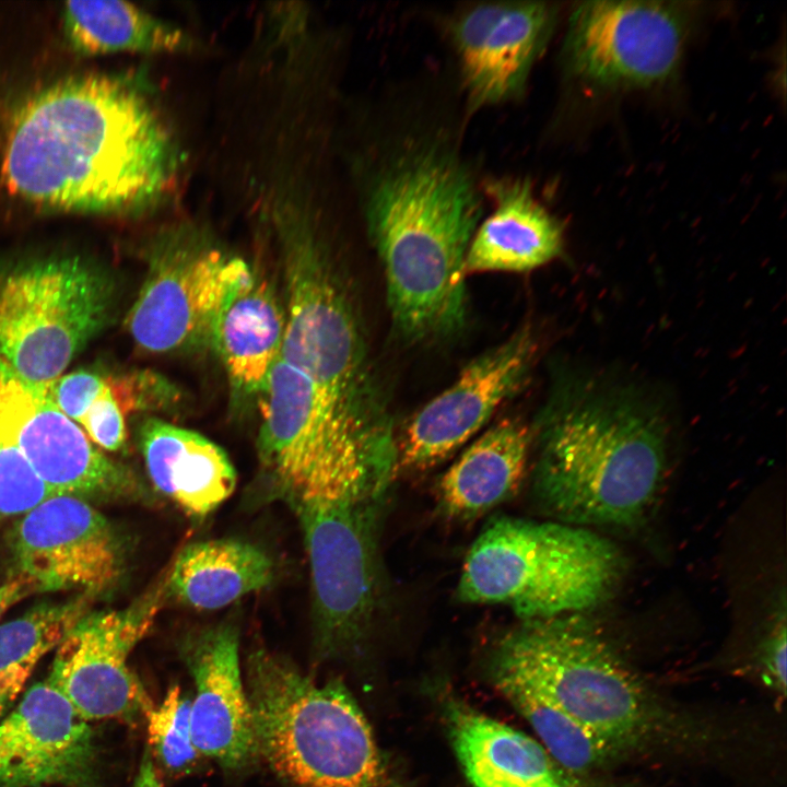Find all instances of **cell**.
<instances>
[{
	"mask_svg": "<svg viewBox=\"0 0 787 787\" xmlns=\"http://www.w3.org/2000/svg\"><path fill=\"white\" fill-rule=\"evenodd\" d=\"M352 122L345 165L389 312L412 322L457 315L468 302L465 260L486 201L448 69L428 66L379 85Z\"/></svg>",
	"mask_w": 787,
	"mask_h": 787,
	"instance_id": "1",
	"label": "cell"
},
{
	"mask_svg": "<svg viewBox=\"0 0 787 787\" xmlns=\"http://www.w3.org/2000/svg\"><path fill=\"white\" fill-rule=\"evenodd\" d=\"M183 157L143 85L85 74L42 89L17 108L2 176L12 192L42 207L133 214L168 197Z\"/></svg>",
	"mask_w": 787,
	"mask_h": 787,
	"instance_id": "2",
	"label": "cell"
},
{
	"mask_svg": "<svg viewBox=\"0 0 787 787\" xmlns=\"http://www.w3.org/2000/svg\"><path fill=\"white\" fill-rule=\"evenodd\" d=\"M531 492L555 521L630 526L663 481V419L630 388L592 381L559 388L536 426Z\"/></svg>",
	"mask_w": 787,
	"mask_h": 787,
	"instance_id": "3",
	"label": "cell"
},
{
	"mask_svg": "<svg viewBox=\"0 0 787 787\" xmlns=\"http://www.w3.org/2000/svg\"><path fill=\"white\" fill-rule=\"evenodd\" d=\"M258 756L283 787H402L346 686L252 650L246 665Z\"/></svg>",
	"mask_w": 787,
	"mask_h": 787,
	"instance_id": "4",
	"label": "cell"
},
{
	"mask_svg": "<svg viewBox=\"0 0 787 787\" xmlns=\"http://www.w3.org/2000/svg\"><path fill=\"white\" fill-rule=\"evenodd\" d=\"M277 216L285 293L280 359L330 393L351 415L373 421L389 401L366 333L321 223L313 213Z\"/></svg>",
	"mask_w": 787,
	"mask_h": 787,
	"instance_id": "5",
	"label": "cell"
},
{
	"mask_svg": "<svg viewBox=\"0 0 787 787\" xmlns=\"http://www.w3.org/2000/svg\"><path fill=\"white\" fill-rule=\"evenodd\" d=\"M623 571L619 549L584 527L500 516L470 545L456 595L505 606L521 621L548 619L604 601Z\"/></svg>",
	"mask_w": 787,
	"mask_h": 787,
	"instance_id": "6",
	"label": "cell"
},
{
	"mask_svg": "<svg viewBox=\"0 0 787 787\" xmlns=\"http://www.w3.org/2000/svg\"><path fill=\"white\" fill-rule=\"evenodd\" d=\"M398 467L371 465L287 503L309 562L315 635L324 656L357 647L384 599L380 535Z\"/></svg>",
	"mask_w": 787,
	"mask_h": 787,
	"instance_id": "7",
	"label": "cell"
},
{
	"mask_svg": "<svg viewBox=\"0 0 787 787\" xmlns=\"http://www.w3.org/2000/svg\"><path fill=\"white\" fill-rule=\"evenodd\" d=\"M489 668L535 688L615 752L658 721L636 676L575 613L520 621L493 645Z\"/></svg>",
	"mask_w": 787,
	"mask_h": 787,
	"instance_id": "8",
	"label": "cell"
},
{
	"mask_svg": "<svg viewBox=\"0 0 787 787\" xmlns=\"http://www.w3.org/2000/svg\"><path fill=\"white\" fill-rule=\"evenodd\" d=\"M114 287L78 257L23 262L0 273V360L48 384L107 324Z\"/></svg>",
	"mask_w": 787,
	"mask_h": 787,
	"instance_id": "9",
	"label": "cell"
},
{
	"mask_svg": "<svg viewBox=\"0 0 787 787\" xmlns=\"http://www.w3.org/2000/svg\"><path fill=\"white\" fill-rule=\"evenodd\" d=\"M258 456L285 502L356 467L398 461L397 438L359 424L319 385L281 359L257 396Z\"/></svg>",
	"mask_w": 787,
	"mask_h": 787,
	"instance_id": "10",
	"label": "cell"
},
{
	"mask_svg": "<svg viewBox=\"0 0 787 787\" xmlns=\"http://www.w3.org/2000/svg\"><path fill=\"white\" fill-rule=\"evenodd\" d=\"M254 270L197 226L166 228L152 244L148 272L126 325L155 354L211 348L216 318Z\"/></svg>",
	"mask_w": 787,
	"mask_h": 787,
	"instance_id": "11",
	"label": "cell"
},
{
	"mask_svg": "<svg viewBox=\"0 0 787 787\" xmlns=\"http://www.w3.org/2000/svg\"><path fill=\"white\" fill-rule=\"evenodd\" d=\"M560 11L544 1H468L425 12L446 47L445 66L470 121L524 101Z\"/></svg>",
	"mask_w": 787,
	"mask_h": 787,
	"instance_id": "12",
	"label": "cell"
},
{
	"mask_svg": "<svg viewBox=\"0 0 787 787\" xmlns=\"http://www.w3.org/2000/svg\"><path fill=\"white\" fill-rule=\"evenodd\" d=\"M689 31L690 9L682 2H582L569 15L562 71L602 90L656 86L678 70Z\"/></svg>",
	"mask_w": 787,
	"mask_h": 787,
	"instance_id": "13",
	"label": "cell"
},
{
	"mask_svg": "<svg viewBox=\"0 0 787 787\" xmlns=\"http://www.w3.org/2000/svg\"><path fill=\"white\" fill-rule=\"evenodd\" d=\"M0 443L17 450L57 494L91 501H139L146 488L113 460L54 403L47 386L20 377L0 360Z\"/></svg>",
	"mask_w": 787,
	"mask_h": 787,
	"instance_id": "14",
	"label": "cell"
},
{
	"mask_svg": "<svg viewBox=\"0 0 787 787\" xmlns=\"http://www.w3.org/2000/svg\"><path fill=\"white\" fill-rule=\"evenodd\" d=\"M164 602L162 578L121 610L87 612L56 647L46 680L83 720L130 719L152 706L128 659Z\"/></svg>",
	"mask_w": 787,
	"mask_h": 787,
	"instance_id": "15",
	"label": "cell"
},
{
	"mask_svg": "<svg viewBox=\"0 0 787 787\" xmlns=\"http://www.w3.org/2000/svg\"><path fill=\"white\" fill-rule=\"evenodd\" d=\"M10 550L15 575L36 592L97 597L114 589L126 571L120 535L91 502L72 495L51 496L19 517Z\"/></svg>",
	"mask_w": 787,
	"mask_h": 787,
	"instance_id": "16",
	"label": "cell"
},
{
	"mask_svg": "<svg viewBox=\"0 0 787 787\" xmlns=\"http://www.w3.org/2000/svg\"><path fill=\"white\" fill-rule=\"evenodd\" d=\"M537 353L529 326L470 361L418 411L397 442L398 468L426 470L449 457L525 384Z\"/></svg>",
	"mask_w": 787,
	"mask_h": 787,
	"instance_id": "17",
	"label": "cell"
},
{
	"mask_svg": "<svg viewBox=\"0 0 787 787\" xmlns=\"http://www.w3.org/2000/svg\"><path fill=\"white\" fill-rule=\"evenodd\" d=\"M95 765L92 728L47 680L0 719V787H92Z\"/></svg>",
	"mask_w": 787,
	"mask_h": 787,
	"instance_id": "18",
	"label": "cell"
},
{
	"mask_svg": "<svg viewBox=\"0 0 787 787\" xmlns=\"http://www.w3.org/2000/svg\"><path fill=\"white\" fill-rule=\"evenodd\" d=\"M183 655L195 683L190 705L193 744L226 770H242L258 757L254 717L239 661L234 622L187 637Z\"/></svg>",
	"mask_w": 787,
	"mask_h": 787,
	"instance_id": "19",
	"label": "cell"
},
{
	"mask_svg": "<svg viewBox=\"0 0 787 787\" xmlns=\"http://www.w3.org/2000/svg\"><path fill=\"white\" fill-rule=\"evenodd\" d=\"M442 714L472 787H599L561 766L535 738L444 693Z\"/></svg>",
	"mask_w": 787,
	"mask_h": 787,
	"instance_id": "20",
	"label": "cell"
},
{
	"mask_svg": "<svg viewBox=\"0 0 787 787\" xmlns=\"http://www.w3.org/2000/svg\"><path fill=\"white\" fill-rule=\"evenodd\" d=\"M482 189L491 212L469 245L466 275L530 271L562 252L563 225L537 198L528 177L484 174Z\"/></svg>",
	"mask_w": 787,
	"mask_h": 787,
	"instance_id": "21",
	"label": "cell"
},
{
	"mask_svg": "<svg viewBox=\"0 0 787 787\" xmlns=\"http://www.w3.org/2000/svg\"><path fill=\"white\" fill-rule=\"evenodd\" d=\"M138 442L154 489L189 516H208L234 492L232 461L203 435L148 416L138 428Z\"/></svg>",
	"mask_w": 787,
	"mask_h": 787,
	"instance_id": "22",
	"label": "cell"
},
{
	"mask_svg": "<svg viewBox=\"0 0 787 787\" xmlns=\"http://www.w3.org/2000/svg\"><path fill=\"white\" fill-rule=\"evenodd\" d=\"M531 446L532 433L515 419L484 432L442 475L441 514L471 521L512 498L525 479Z\"/></svg>",
	"mask_w": 787,
	"mask_h": 787,
	"instance_id": "23",
	"label": "cell"
},
{
	"mask_svg": "<svg viewBox=\"0 0 787 787\" xmlns=\"http://www.w3.org/2000/svg\"><path fill=\"white\" fill-rule=\"evenodd\" d=\"M284 329V307L269 282L254 273L223 306L211 338L237 393L258 396L280 359Z\"/></svg>",
	"mask_w": 787,
	"mask_h": 787,
	"instance_id": "24",
	"label": "cell"
},
{
	"mask_svg": "<svg viewBox=\"0 0 787 787\" xmlns=\"http://www.w3.org/2000/svg\"><path fill=\"white\" fill-rule=\"evenodd\" d=\"M274 563L256 544L216 539L188 544L163 577L165 601L198 610L224 608L271 584Z\"/></svg>",
	"mask_w": 787,
	"mask_h": 787,
	"instance_id": "25",
	"label": "cell"
},
{
	"mask_svg": "<svg viewBox=\"0 0 787 787\" xmlns=\"http://www.w3.org/2000/svg\"><path fill=\"white\" fill-rule=\"evenodd\" d=\"M62 26L70 46L84 55L186 52L195 47L180 27L124 1L66 2Z\"/></svg>",
	"mask_w": 787,
	"mask_h": 787,
	"instance_id": "26",
	"label": "cell"
},
{
	"mask_svg": "<svg viewBox=\"0 0 787 787\" xmlns=\"http://www.w3.org/2000/svg\"><path fill=\"white\" fill-rule=\"evenodd\" d=\"M95 597L36 606L0 624V719L19 702L39 660L59 645Z\"/></svg>",
	"mask_w": 787,
	"mask_h": 787,
	"instance_id": "27",
	"label": "cell"
},
{
	"mask_svg": "<svg viewBox=\"0 0 787 787\" xmlns=\"http://www.w3.org/2000/svg\"><path fill=\"white\" fill-rule=\"evenodd\" d=\"M490 676L496 689L530 724L538 741L568 772L586 776L615 753L535 688L513 677Z\"/></svg>",
	"mask_w": 787,
	"mask_h": 787,
	"instance_id": "28",
	"label": "cell"
},
{
	"mask_svg": "<svg viewBox=\"0 0 787 787\" xmlns=\"http://www.w3.org/2000/svg\"><path fill=\"white\" fill-rule=\"evenodd\" d=\"M49 397L75 422L94 445L117 451L126 445L127 414L107 374L80 369L47 384Z\"/></svg>",
	"mask_w": 787,
	"mask_h": 787,
	"instance_id": "29",
	"label": "cell"
},
{
	"mask_svg": "<svg viewBox=\"0 0 787 787\" xmlns=\"http://www.w3.org/2000/svg\"><path fill=\"white\" fill-rule=\"evenodd\" d=\"M189 700L178 685L171 686L157 706L145 713L149 745L161 765L172 773L193 767L200 753L190 728Z\"/></svg>",
	"mask_w": 787,
	"mask_h": 787,
	"instance_id": "30",
	"label": "cell"
},
{
	"mask_svg": "<svg viewBox=\"0 0 787 787\" xmlns=\"http://www.w3.org/2000/svg\"><path fill=\"white\" fill-rule=\"evenodd\" d=\"M55 495L17 450L0 443V525Z\"/></svg>",
	"mask_w": 787,
	"mask_h": 787,
	"instance_id": "31",
	"label": "cell"
},
{
	"mask_svg": "<svg viewBox=\"0 0 787 787\" xmlns=\"http://www.w3.org/2000/svg\"><path fill=\"white\" fill-rule=\"evenodd\" d=\"M786 616L783 610L763 641L760 653L764 678L782 695L786 692Z\"/></svg>",
	"mask_w": 787,
	"mask_h": 787,
	"instance_id": "32",
	"label": "cell"
},
{
	"mask_svg": "<svg viewBox=\"0 0 787 787\" xmlns=\"http://www.w3.org/2000/svg\"><path fill=\"white\" fill-rule=\"evenodd\" d=\"M32 594H36L34 586L23 577L15 575L14 577L0 584V618L11 607L28 597Z\"/></svg>",
	"mask_w": 787,
	"mask_h": 787,
	"instance_id": "33",
	"label": "cell"
},
{
	"mask_svg": "<svg viewBox=\"0 0 787 787\" xmlns=\"http://www.w3.org/2000/svg\"><path fill=\"white\" fill-rule=\"evenodd\" d=\"M132 787H162L152 756L148 752L141 760Z\"/></svg>",
	"mask_w": 787,
	"mask_h": 787,
	"instance_id": "34",
	"label": "cell"
}]
</instances>
